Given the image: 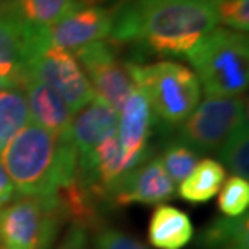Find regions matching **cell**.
I'll return each instance as SVG.
<instances>
[{
    "label": "cell",
    "instance_id": "5bb4252c",
    "mask_svg": "<svg viewBox=\"0 0 249 249\" xmlns=\"http://www.w3.org/2000/svg\"><path fill=\"white\" fill-rule=\"evenodd\" d=\"M23 89L26 94L29 117L34 123L55 134H65L68 131L73 112L53 89L34 78H29Z\"/></svg>",
    "mask_w": 249,
    "mask_h": 249
},
{
    "label": "cell",
    "instance_id": "8992f818",
    "mask_svg": "<svg viewBox=\"0 0 249 249\" xmlns=\"http://www.w3.org/2000/svg\"><path fill=\"white\" fill-rule=\"evenodd\" d=\"M248 120L241 96L207 97L178 126V141L199 156L215 152L241 122Z\"/></svg>",
    "mask_w": 249,
    "mask_h": 249
},
{
    "label": "cell",
    "instance_id": "7a4b0ae2",
    "mask_svg": "<svg viewBox=\"0 0 249 249\" xmlns=\"http://www.w3.org/2000/svg\"><path fill=\"white\" fill-rule=\"evenodd\" d=\"M2 163L19 194L49 196L74 180L78 152L68 134L28 123L2 151Z\"/></svg>",
    "mask_w": 249,
    "mask_h": 249
},
{
    "label": "cell",
    "instance_id": "4fadbf2b",
    "mask_svg": "<svg viewBox=\"0 0 249 249\" xmlns=\"http://www.w3.org/2000/svg\"><path fill=\"white\" fill-rule=\"evenodd\" d=\"M118 129V112L97 96L73 113L68 138L79 156L91 152L102 139Z\"/></svg>",
    "mask_w": 249,
    "mask_h": 249
},
{
    "label": "cell",
    "instance_id": "277c9868",
    "mask_svg": "<svg viewBox=\"0 0 249 249\" xmlns=\"http://www.w3.org/2000/svg\"><path fill=\"white\" fill-rule=\"evenodd\" d=\"M129 74L146 96L154 118L165 126H180L201 101V84L191 68L163 60L141 65L129 62Z\"/></svg>",
    "mask_w": 249,
    "mask_h": 249
},
{
    "label": "cell",
    "instance_id": "7c38bea8",
    "mask_svg": "<svg viewBox=\"0 0 249 249\" xmlns=\"http://www.w3.org/2000/svg\"><path fill=\"white\" fill-rule=\"evenodd\" d=\"M175 197V183L170 180L160 159L146 162L126 173L110 194V207L129 204H159Z\"/></svg>",
    "mask_w": 249,
    "mask_h": 249
},
{
    "label": "cell",
    "instance_id": "44dd1931",
    "mask_svg": "<svg viewBox=\"0 0 249 249\" xmlns=\"http://www.w3.org/2000/svg\"><path fill=\"white\" fill-rule=\"evenodd\" d=\"M199 159V154L194 152L193 149H189L183 142L177 141L170 144L162 154V165L165 168L167 175L170 177V180L175 185L185 180V178L193 172V168L196 167Z\"/></svg>",
    "mask_w": 249,
    "mask_h": 249
},
{
    "label": "cell",
    "instance_id": "ffe728a7",
    "mask_svg": "<svg viewBox=\"0 0 249 249\" xmlns=\"http://www.w3.org/2000/svg\"><path fill=\"white\" fill-rule=\"evenodd\" d=\"M79 0H17L19 12L34 28H47Z\"/></svg>",
    "mask_w": 249,
    "mask_h": 249
},
{
    "label": "cell",
    "instance_id": "cb8c5ba5",
    "mask_svg": "<svg viewBox=\"0 0 249 249\" xmlns=\"http://www.w3.org/2000/svg\"><path fill=\"white\" fill-rule=\"evenodd\" d=\"M94 249H149L136 238L117 228L102 227L96 231Z\"/></svg>",
    "mask_w": 249,
    "mask_h": 249
},
{
    "label": "cell",
    "instance_id": "2e32d148",
    "mask_svg": "<svg viewBox=\"0 0 249 249\" xmlns=\"http://www.w3.org/2000/svg\"><path fill=\"white\" fill-rule=\"evenodd\" d=\"M197 249H249V218L218 217L212 220L196 238Z\"/></svg>",
    "mask_w": 249,
    "mask_h": 249
},
{
    "label": "cell",
    "instance_id": "ba28073f",
    "mask_svg": "<svg viewBox=\"0 0 249 249\" xmlns=\"http://www.w3.org/2000/svg\"><path fill=\"white\" fill-rule=\"evenodd\" d=\"M74 57L86 73L94 94L120 112L136 86L129 74V62L122 60L113 42L106 39L91 42L74 51Z\"/></svg>",
    "mask_w": 249,
    "mask_h": 249
},
{
    "label": "cell",
    "instance_id": "ac0fdd59",
    "mask_svg": "<svg viewBox=\"0 0 249 249\" xmlns=\"http://www.w3.org/2000/svg\"><path fill=\"white\" fill-rule=\"evenodd\" d=\"M26 94L21 86L0 89V152L29 122Z\"/></svg>",
    "mask_w": 249,
    "mask_h": 249
},
{
    "label": "cell",
    "instance_id": "603a6c76",
    "mask_svg": "<svg viewBox=\"0 0 249 249\" xmlns=\"http://www.w3.org/2000/svg\"><path fill=\"white\" fill-rule=\"evenodd\" d=\"M217 23L231 31L246 34L249 29V0H215Z\"/></svg>",
    "mask_w": 249,
    "mask_h": 249
},
{
    "label": "cell",
    "instance_id": "30bf717a",
    "mask_svg": "<svg viewBox=\"0 0 249 249\" xmlns=\"http://www.w3.org/2000/svg\"><path fill=\"white\" fill-rule=\"evenodd\" d=\"M112 24L113 10L78 2L57 21L39 29V33L47 46L74 52L88 44L108 37Z\"/></svg>",
    "mask_w": 249,
    "mask_h": 249
},
{
    "label": "cell",
    "instance_id": "6da1fadb",
    "mask_svg": "<svg viewBox=\"0 0 249 249\" xmlns=\"http://www.w3.org/2000/svg\"><path fill=\"white\" fill-rule=\"evenodd\" d=\"M215 26L212 0H134L113 10L108 37L156 57H186Z\"/></svg>",
    "mask_w": 249,
    "mask_h": 249
},
{
    "label": "cell",
    "instance_id": "d6986e66",
    "mask_svg": "<svg viewBox=\"0 0 249 249\" xmlns=\"http://www.w3.org/2000/svg\"><path fill=\"white\" fill-rule=\"evenodd\" d=\"M218 156L222 162L235 177L243 180L249 178V131L248 120L241 122L233 129L231 134L225 139L218 149Z\"/></svg>",
    "mask_w": 249,
    "mask_h": 249
},
{
    "label": "cell",
    "instance_id": "484cf974",
    "mask_svg": "<svg viewBox=\"0 0 249 249\" xmlns=\"http://www.w3.org/2000/svg\"><path fill=\"white\" fill-rule=\"evenodd\" d=\"M15 197V186L10 180L7 170H5L2 160H0V209Z\"/></svg>",
    "mask_w": 249,
    "mask_h": 249
},
{
    "label": "cell",
    "instance_id": "5b68a950",
    "mask_svg": "<svg viewBox=\"0 0 249 249\" xmlns=\"http://www.w3.org/2000/svg\"><path fill=\"white\" fill-rule=\"evenodd\" d=\"M63 223L53 194H19L0 209V249H49Z\"/></svg>",
    "mask_w": 249,
    "mask_h": 249
},
{
    "label": "cell",
    "instance_id": "83f0119b",
    "mask_svg": "<svg viewBox=\"0 0 249 249\" xmlns=\"http://www.w3.org/2000/svg\"><path fill=\"white\" fill-rule=\"evenodd\" d=\"M122 2H134V0H122ZM122 2H120V3H122Z\"/></svg>",
    "mask_w": 249,
    "mask_h": 249
},
{
    "label": "cell",
    "instance_id": "52a82bcc",
    "mask_svg": "<svg viewBox=\"0 0 249 249\" xmlns=\"http://www.w3.org/2000/svg\"><path fill=\"white\" fill-rule=\"evenodd\" d=\"M28 76L53 89L73 113L96 97L91 83L74 53L47 46L42 39H39L29 60Z\"/></svg>",
    "mask_w": 249,
    "mask_h": 249
},
{
    "label": "cell",
    "instance_id": "7402d4cb",
    "mask_svg": "<svg viewBox=\"0 0 249 249\" xmlns=\"http://www.w3.org/2000/svg\"><path fill=\"white\" fill-rule=\"evenodd\" d=\"M249 206V183L240 177L228 178L218 196V209L225 217H240Z\"/></svg>",
    "mask_w": 249,
    "mask_h": 249
},
{
    "label": "cell",
    "instance_id": "3957f363",
    "mask_svg": "<svg viewBox=\"0 0 249 249\" xmlns=\"http://www.w3.org/2000/svg\"><path fill=\"white\" fill-rule=\"evenodd\" d=\"M186 58L207 97L241 96L249 83V41L243 33L215 26Z\"/></svg>",
    "mask_w": 249,
    "mask_h": 249
},
{
    "label": "cell",
    "instance_id": "e0dca14e",
    "mask_svg": "<svg viewBox=\"0 0 249 249\" xmlns=\"http://www.w3.org/2000/svg\"><path fill=\"white\" fill-rule=\"evenodd\" d=\"M225 181V167L213 159H202L193 172L180 183L178 194L193 204L207 202L220 191Z\"/></svg>",
    "mask_w": 249,
    "mask_h": 249
},
{
    "label": "cell",
    "instance_id": "f1b7e54d",
    "mask_svg": "<svg viewBox=\"0 0 249 249\" xmlns=\"http://www.w3.org/2000/svg\"><path fill=\"white\" fill-rule=\"evenodd\" d=\"M2 88H3V83H2V81H0V89H2Z\"/></svg>",
    "mask_w": 249,
    "mask_h": 249
},
{
    "label": "cell",
    "instance_id": "9c48e42d",
    "mask_svg": "<svg viewBox=\"0 0 249 249\" xmlns=\"http://www.w3.org/2000/svg\"><path fill=\"white\" fill-rule=\"evenodd\" d=\"M39 39V28L26 21L17 0L0 7V81L3 86H24Z\"/></svg>",
    "mask_w": 249,
    "mask_h": 249
},
{
    "label": "cell",
    "instance_id": "9a60e30c",
    "mask_svg": "<svg viewBox=\"0 0 249 249\" xmlns=\"http://www.w3.org/2000/svg\"><path fill=\"white\" fill-rule=\"evenodd\" d=\"M193 223L188 213L172 206H159L147 228V238L156 249H183L193 240Z\"/></svg>",
    "mask_w": 249,
    "mask_h": 249
},
{
    "label": "cell",
    "instance_id": "4316f807",
    "mask_svg": "<svg viewBox=\"0 0 249 249\" xmlns=\"http://www.w3.org/2000/svg\"><path fill=\"white\" fill-rule=\"evenodd\" d=\"M7 2H10V0H0V7H2V5H5Z\"/></svg>",
    "mask_w": 249,
    "mask_h": 249
},
{
    "label": "cell",
    "instance_id": "f546056e",
    "mask_svg": "<svg viewBox=\"0 0 249 249\" xmlns=\"http://www.w3.org/2000/svg\"><path fill=\"white\" fill-rule=\"evenodd\" d=\"M212 2H215V0H212Z\"/></svg>",
    "mask_w": 249,
    "mask_h": 249
},
{
    "label": "cell",
    "instance_id": "8fae6325",
    "mask_svg": "<svg viewBox=\"0 0 249 249\" xmlns=\"http://www.w3.org/2000/svg\"><path fill=\"white\" fill-rule=\"evenodd\" d=\"M154 113L146 96L136 88L118 112V141H120L124 170L129 173L149 159V138L152 134Z\"/></svg>",
    "mask_w": 249,
    "mask_h": 249
},
{
    "label": "cell",
    "instance_id": "d4e9b609",
    "mask_svg": "<svg viewBox=\"0 0 249 249\" xmlns=\"http://www.w3.org/2000/svg\"><path fill=\"white\" fill-rule=\"evenodd\" d=\"M49 249H92V248L89 245L88 231L84 228L71 227L55 248L51 246Z\"/></svg>",
    "mask_w": 249,
    "mask_h": 249
}]
</instances>
